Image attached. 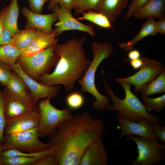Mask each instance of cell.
<instances>
[{
	"label": "cell",
	"mask_w": 165,
	"mask_h": 165,
	"mask_svg": "<svg viewBox=\"0 0 165 165\" xmlns=\"http://www.w3.org/2000/svg\"><path fill=\"white\" fill-rule=\"evenodd\" d=\"M57 34L54 31L48 33L36 29L34 36L26 47L20 50V55L29 57L40 52L52 44L57 43Z\"/></svg>",
	"instance_id": "e0dca14e"
},
{
	"label": "cell",
	"mask_w": 165,
	"mask_h": 165,
	"mask_svg": "<svg viewBox=\"0 0 165 165\" xmlns=\"http://www.w3.org/2000/svg\"><path fill=\"white\" fill-rule=\"evenodd\" d=\"M57 43L43 50L32 56L20 55L16 62L18 63L23 72L29 77L38 81L42 75L49 73L51 69L56 66L59 59L54 52Z\"/></svg>",
	"instance_id": "5b68a950"
},
{
	"label": "cell",
	"mask_w": 165,
	"mask_h": 165,
	"mask_svg": "<svg viewBox=\"0 0 165 165\" xmlns=\"http://www.w3.org/2000/svg\"><path fill=\"white\" fill-rule=\"evenodd\" d=\"M141 58L143 63L138 72L127 77L115 78L117 82L125 81L133 84L135 87V94L139 92L144 85L165 71L164 65L159 61L148 57Z\"/></svg>",
	"instance_id": "9c48e42d"
},
{
	"label": "cell",
	"mask_w": 165,
	"mask_h": 165,
	"mask_svg": "<svg viewBox=\"0 0 165 165\" xmlns=\"http://www.w3.org/2000/svg\"><path fill=\"white\" fill-rule=\"evenodd\" d=\"M139 92L141 96H148L165 92V71L156 79L142 86Z\"/></svg>",
	"instance_id": "7402d4cb"
},
{
	"label": "cell",
	"mask_w": 165,
	"mask_h": 165,
	"mask_svg": "<svg viewBox=\"0 0 165 165\" xmlns=\"http://www.w3.org/2000/svg\"><path fill=\"white\" fill-rule=\"evenodd\" d=\"M19 12L17 0H11L8 5L0 11V23L3 27L8 29L13 36L20 31L17 25Z\"/></svg>",
	"instance_id": "ac0fdd59"
},
{
	"label": "cell",
	"mask_w": 165,
	"mask_h": 165,
	"mask_svg": "<svg viewBox=\"0 0 165 165\" xmlns=\"http://www.w3.org/2000/svg\"><path fill=\"white\" fill-rule=\"evenodd\" d=\"M50 0H28L30 10L36 13H41L44 4Z\"/></svg>",
	"instance_id": "8d00e7d4"
},
{
	"label": "cell",
	"mask_w": 165,
	"mask_h": 165,
	"mask_svg": "<svg viewBox=\"0 0 165 165\" xmlns=\"http://www.w3.org/2000/svg\"><path fill=\"white\" fill-rule=\"evenodd\" d=\"M36 30L35 28H25L14 35L9 45L19 50L27 47L32 40Z\"/></svg>",
	"instance_id": "d4e9b609"
},
{
	"label": "cell",
	"mask_w": 165,
	"mask_h": 165,
	"mask_svg": "<svg viewBox=\"0 0 165 165\" xmlns=\"http://www.w3.org/2000/svg\"><path fill=\"white\" fill-rule=\"evenodd\" d=\"M2 92L0 89V144H2L4 129L6 124Z\"/></svg>",
	"instance_id": "836d02e7"
},
{
	"label": "cell",
	"mask_w": 165,
	"mask_h": 165,
	"mask_svg": "<svg viewBox=\"0 0 165 165\" xmlns=\"http://www.w3.org/2000/svg\"><path fill=\"white\" fill-rule=\"evenodd\" d=\"M12 70L9 66L0 61V85L6 87L11 76Z\"/></svg>",
	"instance_id": "1f68e13d"
},
{
	"label": "cell",
	"mask_w": 165,
	"mask_h": 165,
	"mask_svg": "<svg viewBox=\"0 0 165 165\" xmlns=\"http://www.w3.org/2000/svg\"><path fill=\"white\" fill-rule=\"evenodd\" d=\"M142 104L148 112L154 110L156 113L160 112L165 106V94L155 98L141 96Z\"/></svg>",
	"instance_id": "4316f807"
},
{
	"label": "cell",
	"mask_w": 165,
	"mask_h": 165,
	"mask_svg": "<svg viewBox=\"0 0 165 165\" xmlns=\"http://www.w3.org/2000/svg\"><path fill=\"white\" fill-rule=\"evenodd\" d=\"M102 0H72V9L77 15L84 11L93 9L97 11Z\"/></svg>",
	"instance_id": "83f0119b"
},
{
	"label": "cell",
	"mask_w": 165,
	"mask_h": 165,
	"mask_svg": "<svg viewBox=\"0 0 165 165\" xmlns=\"http://www.w3.org/2000/svg\"><path fill=\"white\" fill-rule=\"evenodd\" d=\"M137 19L155 17L165 18V0H149L133 14Z\"/></svg>",
	"instance_id": "d6986e66"
},
{
	"label": "cell",
	"mask_w": 165,
	"mask_h": 165,
	"mask_svg": "<svg viewBox=\"0 0 165 165\" xmlns=\"http://www.w3.org/2000/svg\"><path fill=\"white\" fill-rule=\"evenodd\" d=\"M128 2L129 0H102L97 12L105 15L112 23L127 7Z\"/></svg>",
	"instance_id": "ffe728a7"
},
{
	"label": "cell",
	"mask_w": 165,
	"mask_h": 165,
	"mask_svg": "<svg viewBox=\"0 0 165 165\" xmlns=\"http://www.w3.org/2000/svg\"><path fill=\"white\" fill-rule=\"evenodd\" d=\"M38 138L37 127L14 134H4L3 150L13 149L34 152L49 149L48 143L42 142Z\"/></svg>",
	"instance_id": "52a82bcc"
},
{
	"label": "cell",
	"mask_w": 165,
	"mask_h": 165,
	"mask_svg": "<svg viewBox=\"0 0 165 165\" xmlns=\"http://www.w3.org/2000/svg\"><path fill=\"white\" fill-rule=\"evenodd\" d=\"M3 26L1 23H0V35H1L3 29Z\"/></svg>",
	"instance_id": "ee69618b"
},
{
	"label": "cell",
	"mask_w": 165,
	"mask_h": 165,
	"mask_svg": "<svg viewBox=\"0 0 165 165\" xmlns=\"http://www.w3.org/2000/svg\"><path fill=\"white\" fill-rule=\"evenodd\" d=\"M86 39L85 37H73L64 43H57L54 52L59 59L55 68L51 73L41 76L38 82L48 86L62 85L66 90L72 91L91 62L86 57L83 47Z\"/></svg>",
	"instance_id": "7a4b0ae2"
},
{
	"label": "cell",
	"mask_w": 165,
	"mask_h": 165,
	"mask_svg": "<svg viewBox=\"0 0 165 165\" xmlns=\"http://www.w3.org/2000/svg\"><path fill=\"white\" fill-rule=\"evenodd\" d=\"M137 145L138 154L136 159L130 162L131 165H156L165 159V145L158 141L149 140L133 135L126 136Z\"/></svg>",
	"instance_id": "ba28073f"
},
{
	"label": "cell",
	"mask_w": 165,
	"mask_h": 165,
	"mask_svg": "<svg viewBox=\"0 0 165 165\" xmlns=\"http://www.w3.org/2000/svg\"><path fill=\"white\" fill-rule=\"evenodd\" d=\"M2 92L6 120L20 114L37 109L36 103L31 94L27 95L16 94L6 87Z\"/></svg>",
	"instance_id": "30bf717a"
},
{
	"label": "cell",
	"mask_w": 165,
	"mask_h": 165,
	"mask_svg": "<svg viewBox=\"0 0 165 165\" xmlns=\"http://www.w3.org/2000/svg\"><path fill=\"white\" fill-rule=\"evenodd\" d=\"M32 165H58L52 153L45 155L35 161Z\"/></svg>",
	"instance_id": "e575fe53"
},
{
	"label": "cell",
	"mask_w": 165,
	"mask_h": 165,
	"mask_svg": "<svg viewBox=\"0 0 165 165\" xmlns=\"http://www.w3.org/2000/svg\"><path fill=\"white\" fill-rule=\"evenodd\" d=\"M22 12L27 19L26 28H35L48 33L53 32L52 25L58 20L56 12L42 14L33 12L25 7L22 8Z\"/></svg>",
	"instance_id": "9a60e30c"
},
{
	"label": "cell",
	"mask_w": 165,
	"mask_h": 165,
	"mask_svg": "<svg viewBox=\"0 0 165 165\" xmlns=\"http://www.w3.org/2000/svg\"><path fill=\"white\" fill-rule=\"evenodd\" d=\"M127 58L130 60H132L141 57V54L140 51L137 49H132L129 50L127 54Z\"/></svg>",
	"instance_id": "60d3db41"
},
{
	"label": "cell",
	"mask_w": 165,
	"mask_h": 165,
	"mask_svg": "<svg viewBox=\"0 0 165 165\" xmlns=\"http://www.w3.org/2000/svg\"><path fill=\"white\" fill-rule=\"evenodd\" d=\"M155 22L154 17L148 18L143 24L140 31L134 38L127 42L120 43L119 47L124 50L128 51L133 49L134 45L144 38L156 35L158 33Z\"/></svg>",
	"instance_id": "44dd1931"
},
{
	"label": "cell",
	"mask_w": 165,
	"mask_h": 165,
	"mask_svg": "<svg viewBox=\"0 0 165 165\" xmlns=\"http://www.w3.org/2000/svg\"><path fill=\"white\" fill-rule=\"evenodd\" d=\"M91 50L93 54V61L78 82L81 86V91L82 93H89L95 98L93 106L96 110L100 111L108 110L110 106L109 99L98 91L95 83V75L99 64L112 53L113 46L108 42L99 43L94 41L92 42Z\"/></svg>",
	"instance_id": "277c9868"
},
{
	"label": "cell",
	"mask_w": 165,
	"mask_h": 165,
	"mask_svg": "<svg viewBox=\"0 0 165 165\" xmlns=\"http://www.w3.org/2000/svg\"><path fill=\"white\" fill-rule=\"evenodd\" d=\"M82 13L83 14L82 16L76 18L77 20H86L103 28L110 30L114 28L108 18L101 13L91 10Z\"/></svg>",
	"instance_id": "603a6c76"
},
{
	"label": "cell",
	"mask_w": 165,
	"mask_h": 165,
	"mask_svg": "<svg viewBox=\"0 0 165 165\" xmlns=\"http://www.w3.org/2000/svg\"><path fill=\"white\" fill-rule=\"evenodd\" d=\"M149 0H132L129 5L124 19L126 20L130 19L133 14Z\"/></svg>",
	"instance_id": "d6a6232c"
},
{
	"label": "cell",
	"mask_w": 165,
	"mask_h": 165,
	"mask_svg": "<svg viewBox=\"0 0 165 165\" xmlns=\"http://www.w3.org/2000/svg\"><path fill=\"white\" fill-rule=\"evenodd\" d=\"M9 67L12 71L17 73L23 79L36 103L41 99L54 97L59 93L60 86L57 85L48 86L35 81L23 72L18 63H16Z\"/></svg>",
	"instance_id": "7c38bea8"
},
{
	"label": "cell",
	"mask_w": 165,
	"mask_h": 165,
	"mask_svg": "<svg viewBox=\"0 0 165 165\" xmlns=\"http://www.w3.org/2000/svg\"><path fill=\"white\" fill-rule=\"evenodd\" d=\"M129 63L131 67L134 70L138 69L142 66L143 61L141 57L129 61Z\"/></svg>",
	"instance_id": "b9f144b4"
},
{
	"label": "cell",
	"mask_w": 165,
	"mask_h": 165,
	"mask_svg": "<svg viewBox=\"0 0 165 165\" xmlns=\"http://www.w3.org/2000/svg\"><path fill=\"white\" fill-rule=\"evenodd\" d=\"M152 127L157 138L160 141L165 143V127H161L159 124L152 123Z\"/></svg>",
	"instance_id": "f35d334b"
},
{
	"label": "cell",
	"mask_w": 165,
	"mask_h": 165,
	"mask_svg": "<svg viewBox=\"0 0 165 165\" xmlns=\"http://www.w3.org/2000/svg\"><path fill=\"white\" fill-rule=\"evenodd\" d=\"M65 102L67 107L69 109L76 110L82 107L85 103V98L81 93L75 91L67 96Z\"/></svg>",
	"instance_id": "f546056e"
},
{
	"label": "cell",
	"mask_w": 165,
	"mask_h": 165,
	"mask_svg": "<svg viewBox=\"0 0 165 165\" xmlns=\"http://www.w3.org/2000/svg\"><path fill=\"white\" fill-rule=\"evenodd\" d=\"M39 118L37 109L13 117L6 121L4 134H14L36 127Z\"/></svg>",
	"instance_id": "5bb4252c"
},
{
	"label": "cell",
	"mask_w": 165,
	"mask_h": 165,
	"mask_svg": "<svg viewBox=\"0 0 165 165\" xmlns=\"http://www.w3.org/2000/svg\"><path fill=\"white\" fill-rule=\"evenodd\" d=\"M6 87L10 91L16 94L27 95L31 94L29 90L23 79L13 71L12 72Z\"/></svg>",
	"instance_id": "cb8c5ba5"
},
{
	"label": "cell",
	"mask_w": 165,
	"mask_h": 165,
	"mask_svg": "<svg viewBox=\"0 0 165 165\" xmlns=\"http://www.w3.org/2000/svg\"><path fill=\"white\" fill-rule=\"evenodd\" d=\"M50 99L47 97L38 103L39 118L37 129L38 138L49 137L63 121L73 116L68 107L62 110L57 108L50 103Z\"/></svg>",
	"instance_id": "8992f818"
},
{
	"label": "cell",
	"mask_w": 165,
	"mask_h": 165,
	"mask_svg": "<svg viewBox=\"0 0 165 165\" xmlns=\"http://www.w3.org/2000/svg\"><path fill=\"white\" fill-rule=\"evenodd\" d=\"M13 36V35L8 29L3 27L0 35V46L9 45Z\"/></svg>",
	"instance_id": "74e56055"
},
{
	"label": "cell",
	"mask_w": 165,
	"mask_h": 165,
	"mask_svg": "<svg viewBox=\"0 0 165 165\" xmlns=\"http://www.w3.org/2000/svg\"><path fill=\"white\" fill-rule=\"evenodd\" d=\"M3 150V144H0V165H2L1 161V154Z\"/></svg>",
	"instance_id": "7bdbcfd3"
},
{
	"label": "cell",
	"mask_w": 165,
	"mask_h": 165,
	"mask_svg": "<svg viewBox=\"0 0 165 165\" xmlns=\"http://www.w3.org/2000/svg\"><path fill=\"white\" fill-rule=\"evenodd\" d=\"M119 82L124 90V99H120L115 94L104 77V92L110 97V101L113 103L108 110L117 111L118 113L116 115L117 117H121L132 122H139L146 119L157 124L162 123V119L147 112L139 98L132 93L130 90V83L125 81Z\"/></svg>",
	"instance_id": "3957f363"
},
{
	"label": "cell",
	"mask_w": 165,
	"mask_h": 165,
	"mask_svg": "<svg viewBox=\"0 0 165 165\" xmlns=\"http://www.w3.org/2000/svg\"><path fill=\"white\" fill-rule=\"evenodd\" d=\"M118 118L121 130L119 140L124 136L134 135L148 140L158 141L152 127V123L149 120L145 119L134 122L121 117Z\"/></svg>",
	"instance_id": "4fadbf2b"
},
{
	"label": "cell",
	"mask_w": 165,
	"mask_h": 165,
	"mask_svg": "<svg viewBox=\"0 0 165 165\" xmlns=\"http://www.w3.org/2000/svg\"><path fill=\"white\" fill-rule=\"evenodd\" d=\"M41 156L6 157L1 156V161L2 164L4 165H32L33 162Z\"/></svg>",
	"instance_id": "4dcf8cb0"
},
{
	"label": "cell",
	"mask_w": 165,
	"mask_h": 165,
	"mask_svg": "<svg viewBox=\"0 0 165 165\" xmlns=\"http://www.w3.org/2000/svg\"><path fill=\"white\" fill-rule=\"evenodd\" d=\"M53 152V150L51 149H49L40 152H27L16 149H10L2 150L1 152V156L6 157H13L16 156L38 157Z\"/></svg>",
	"instance_id": "f1b7e54d"
},
{
	"label": "cell",
	"mask_w": 165,
	"mask_h": 165,
	"mask_svg": "<svg viewBox=\"0 0 165 165\" xmlns=\"http://www.w3.org/2000/svg\"><path fill=\"white\" fill-rule=\"evenodd\" d=\"M107 153L102 139L91 141L82 156L80 165H107L108 161Z\"/></svg>",
	"instance_id": "2e32d148"
},
{
	"label": "cell",
	"mask_w": 165,
	"mask_h": 165,
	"mask_svg": "<svg viewBox=\"0 0 165 165\" xmlns=\"http://www.w3.org/2000/svg\"><path fill=\"white\" fill-rule=\"evenodd\" d=\"M102 121L85 112L63 121L48 137L58 165H79L86 148L94 140L102 139Z\"/></svg>",
	"instance_id": "6da1fadb"
},
{
	"label": "cell",
	"mask_w": 165,
	"mask_h": 165,
	"mask_svg": "<svg viewBox=\"0 0 165 165\" xmlns=\"http://www.w3.org/2000/svg\"><path fill=\"white\" fill-rule=\"evenodd\" d=\"M155 27L157 33L165 35V18L159 19L155 22Z\"/></svg>",
	"instance_id": "ab89813d"
},
{
	"label": "cell",
	"mask_w": 165,
	"mask_h": 165,
	"mask_svg": "<svg viewBox=\"0 0 165 165\" xmlns=\"http://www.w3.org/2000/svg\"><path fill=\"white\" fill-rule=\"evenodd\" d=\"M20 55V50L11 45L0 46V61L9 66L16 63Z\"/></svg>",
	"instance_id": "484cf974"
},
{
	"label": "cell",
	"mask_w": 165,
	"mask_h": 165,
	"mask_svg": "<svg viewBox=\"0 0 165 165\" xmlns=\"http://www.w3.org/2000/svg\"><path fill=\"white\" fill-rule=\"evenodd\" d=\"M58 4L63 6L71 12L72 9V0H50L47 9L50 10H53L55 6Z\"/></svg>",
	"instance_id": "d590c367"
},
{
	"label": "cell",
	"mask_w": 165,
	"mask_h": 165,
	"mask_svg": "<svg viewBox=\"0 0 165 165\" xmlns=\"http://www.w3.org/2000/svg\"><path fill=\"white\" fill-rule=\"evenodd\" d=\"M53 10L57 13L58 20L54 25L56 28L53 29L57 36L64 31L74 30L87 33L92 36L95 35L93 25H86L79 21L63 6L57 5Z\"/></svg>",
	"instance_id": "8fae6325"
}]
</instances>
